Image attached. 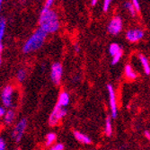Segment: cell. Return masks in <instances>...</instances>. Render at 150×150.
<instances>
[{
  "label": "cell",
  "instance_id": "cell-30",
  "mask_svg": "<svg viewBox=\"0 0 150 150\" xmlns=\"http://www.w3.org/2000/svg\"><path fill=\"white\" fill-rule=\"evenodd\" d=\"M97 2V0H92L91 3H92V6H95V4H96Z\"/></svg>",
  "mask_w": 150,
  "mask_h": 150
},
{
  "label": "cell",
  "instance_id": "cell-12",
  "mask_svg": "<svg viewBox=\"0 0 150 150\" xmlns=\"http://www.w3.org/2000/svg\"><path fill=\"white\" fill-rule=\"evenodd\" d=\"M139 61H140V63H141V65L143 67L145 74L149 75L150 74V64H149L148 59L144 55H142V54H139Z\"/></svg>",
  "mask_w": 150,
  "mask_h": 150
},
{
  "label": "cell",
  "instance_id": "cell-15",
  "mask_svg": "<svg viewBox=\"0 0 150 150\" xmlns=\"http://www.w3.org/2000/svg\"><path fill=\"white\" fill-rule=\"evenodd\" d=\"M125 76L129 80H135L137 78V74L133 70L130 65H127L125 67Z\"/></svg>",
  "mask_w": 150,
  "mask_h": 150
},
{
  "label": "cell",
  "instance_id": "cell-1",
  "mask_svg": "<svg viewBox=\"0 0 150 150\" xmlns=\"http://www.w3.org/2000/svg\"><path fill=\"white\" fill-rule=\"evenodd\" d=\"M40 29L44 31L46 33H53L59 30V23L57 13L50 8L44 7L40 16Z\"/></svg>",
  "mask_w": 150,
  "mask_h": 150
},
{
  "label": "cell",
  "instance_id": "cell-28",
  "mask_svg": "<svg viewBox=\"0 0 150 150\" xmlns=\"http://www.w3.org/2000/svg\"><path fill=\"white\" fill-rule=\"evenodd\" d=\"M144 135H145V137H146L148 140H150V132H149L148 130H145V131H144Z\"/></svg>",
  "mask_w": 150,
  "mask_h": 150
},
{
  "label": "cell",
  "instance_id": "cell-19",
  "mask_svg": "<svg viewBox=\"0 0 150 150\" xmlns=\"http://www.w3.org/2000/svg\"><path fill=\"white\" fill-rule=\"evenodd\" d=\"M5 30H6V21L4 19H1V22H0V39L1 40L4 37Z\"/></svg>",
  "mask_w": 150,
  "mask_h": 150
},
{
  "label": "cell",
  "instance_id": "cell-21",
  "mask_svg": "<svg viewBox=\"0 0 150 150\" xmlns=\"http://www.w3.org/2000/svg\"><path fill=\"white\" fill-rule=\"evenodd\" d=\"M121 56H122V50H120L118 54H116V55L114 57H112V65H116L118 64V62L121 59Z\"/></svg>",
  "mask_w": 150,
  "mask_h": 150
},
{
  "label": "cell",
  "instance_id": "cell-23",
  "mask_svg": "<svg viewBox=\"0 0 150 150\" xmlns=\"http://www.w3.org/2000/svg\"><path fill=\"white\" fill-rule=\"evenodd\" d=\"M111 2H112V0H104V2H103V11L104 12L108 11L109 6L111 5Z\"/></svg>",
  "mask_w": 150,
  "mask_h": 150
},
{
  "label": "cell",
  "instance_id": "cell-22",
  "mask_svg": "<svg viewBox=\"0 0 150 150\" xmlns=\"http://www.w3.org/2000/svg\"><path fill=\"white\" fill-rule=\"evenodd\" d=\"M50 150H64V145L61 143L55 144Z\"/></svg>",
  "mask_w": 150,
  "mask_h": 150
},
{
  "label": "cell",
  "instance_id": "cell-7",
  "mask_svg": "<svg viewBox=\"0 0 150 150\" xmlns=\"http://www.w3.org/2000/svg\"><path fill=\"white\" fill-rule=\"evenodd\" d=\"M107 90L109 93V99H110V106H111V112H112V117L114 119L117 117V103H116V95H115V91L113 89V86L109 84L107 86Z\"/></svg>",
  "mask_w": 150,
  "mask_h": 150
},
{
  "label": "cell",
  "instance_id": "cell-20",
  "mask_svg": "<svg viewBox=\"0 0 150 150\" xmlns=\"http://www.w3.org/2000/svg\"><path fill=\"white\" fill-rule=\"evenodd\" d=\"M124 6H125L126 9H128V11L130 13V15H131V16H135L136 9H135L134 6H133L132 4H130V3H129V2H126Z\"/></svg>",
  "mask_w": 150,
  "mask_h": 150
},
{
  "label": "cell",
  "instance_id": "cell-5",
  "mask_svg": "<svg viewBox=\"0 0 150 150\" xmlns=\"http://www.w3.org/2000/svg\"><path fill=\"white\" fill-rule=\"evenodd\" d=\"M27 127V120L26 119H22L16 125L15 129L12 131V138L15 139L16 142H19L24 133V130Z\"/></svg>",
  "mask_w": 150,
  "mask_h": 150
},
{
  "label": "cell",
  "instance_id": "cell-6",
  "mask_svg": "<svg viewBox=\"0 0 150 150\" xmlns=\"http://www.w3.org/2000/svg\"><path fill=\"white\" fill-rule=\"evenodd\" d=\"M13 95V87L12 86H6V87H4L1 94V98L5 107L6 108L12 107Z\"/></svg>",
  "mask_w": 150,
  "mask_h": 150
},
{
  "label": "cell",
  "instance_id": "cell-8",
  "mask_svg": "<svg viewBox=\"0 0 150 150\" xmlns=\"http://www.w3.org/2000/svg\"><path fill=\"white\" fill-rule=\"evenodd\" d=\"M121 29H122V21L119 16L112 18L108 25V32L112 35L119 34Z\"/></svg>",
  "mask_w": 150,
  "mask_h": 150
},
{
  "label": "cell",
  "instance_id": "cell-31",
  "mask_svg": "<svg viewBox=\"0 0 150 150\" xmlns=\"http://www.w3.org/2000/svg\"><path fill=\"white\" fill-rule=\"evenodd\" d=\"M3 50V44H2V42L0 43V51H2Z\"/></svg>",
  "mask_w": 150,
  "mask_h": 150
},
{
  "label": "cell",
  "instance_id": "cell-18",
  "mask_svg": "<svg viewBox=\"0 0 150 150\" xmlns=\"http://www.w3.org/2000/svg\"><path fill=\"white\" fill-rule=\"evenodd\" d=\"M26 77V72L24 69H19L16 74V78L19 82H23Z\"/></svg>",
  "mask_w": 150,
  "mask_h": 150
},
{
  "label": "cell",
  "instance_id": "cell-11",
  "mask_svg": "<svg viewBox=\"0 0 150 150\" xmlns=\"http://www.w3.org/2000/svg\"><path fill=\"white\" fill-rule=\"evenodd\" d=\"M70 98H69V94L67 93L65 91H62L59 95V99H58V104L63 106V107H67L69 103Z\"/></svg>",
  "mask_w": 150,
  "mask_h": 150
},
{
  "label": "cell",
  "instance_id": "cell-14",
  "mask_svg": "<svg viewBox=\"0 0 150 150\" xmlns=\"http://www.w3.org/2000/svg\"><path fill=\"white\" fill-rule=\"evenodd\" d=\"M104 132L107 137H111L112 134V120H111L110 116H107V118H106Z\"/></svg>",
  "mask_w": 150,
  "mask_h": 150
},
{
  "label": "cell",
  "instance_id": "cell-29",
  "mask_svg": "<svg viewBox=\"0 0 150 150\" xmlns=\"http://www.w3.org/2000/svg\"><path fill=\"white\" fill-rule=\"evenodd\" d=\"M75 50H76V52H78L79 51V46L78 45H75Z\"/></svg>",
  "mask_w": 150,
  "mask_h": 150
},
{
  "label": "cell",
  "instance_id": "cell-24",
  "mask_svg": "<svg viewBox=\"0 0 150 150\" xmlns=\"http://www.w3.org/2000/svg\"><path fill=\"white\" fill-rule=\"evenodd\" d=\"M132 5L134 6L136 11H139L140 10V6L139 3V0H132Z\"/></svg>",
  "mask_w": 150,
  "mask_h": 150
},
{
  "label": "cell",
  "instance_id": "cell-27",
  "mask_svg": "<svg viewBox=\"0 0 150 150\" xmlns=\"http://www.w3.org/2000/svg\"><path fill=\"white\" fill-rule=\"evenodd\" d=\"M6 113V109L4 107H1L0 108V117H4Z\"/></svg>",
  "mask_w": 150,
  "mask_h": 150
},
{
  "label": "cell",
  "instance_id": "cell-32",
  "mask_svg": "<svg viewBox=\"0 0 150 150\" xmlns=\"http://www.w3.org/2000/svg\"><path fill=\"white\" fill-rule=\"evenodd\" d=\"M3 2V0H0V3H2Z\"/></svg>",
  "mask_w": 150,
  "mask_h": 150
},
{
  "label": "cell",
  "instance_id": "cell-17",
  "mask_svg": "<svg viewBox=\"0 0 150 150\" xmlns=\"http://www.w3.org/2000/svg\"><path fill=\"white\" fill-rule=\"evenodd\" d=\"M120 50H121L120 47L118 44H116V43L111 44L110 48H109V52H110V54L112 55V57H114V56L116 55V54H118Z\"/></svg>",
  "mask_w": 150,
  "mask_h": 150
},
{
  "label": "cell",
  "instance_id": "cell-13",
  "mask_svg": "<svg viewBox=\"0 0 150 150\" xmlns=\"http://www.w3.org/2000/svg\"><path fill=\"white\" fill-rule=\"evenodd\" d=\"M15 117H16V114H15V112L13 110H8L6 111V115L4 116V122L6 125H11L13 120H15Z\"/></svg>",
  "mask_w": 150,
  "mask_h": 150
},
{
  "label": "cell",
  "instance_id": "cell-25",
  "mask_svg": "<svg viewBox=\"0 0 150 150\" xmlns=\"http://www.w3.org/2000/svg\"><path fill=\"white\" fill-rule=\"evenodd\" d=\"M0 150H6V145L3 139H0Z\"/></svg>",
  "mask_w": 150,
  "mask_h": 150
},
{
  "label": "cell",
  "instance_id": "cell-9",
  "mask_svg": "<svg viewBox=\"0 0 150 150\" xmlns=\"http://www.w3.org/2000/svg\"><path fill=\"white\" fill-rule=\"evenodd\" d=\"M144 36V33L141 30L136 29V30H129L126 33V38L130 42H137Z\"/></svg>",
  "mask_w": 150,
  "mask_h": 150
},
{
  "label": "cell",
  "instance_id": "cell-16",
  "mask_svg": "<svg viewBox=\"0 0 150 150\" xmlns=\"http://www.w3.org/2000/svg\"><path fill=\"white\" fill-rule=\"evenodd\" d=\"M57 139V135L53 132H50V133H48L47 136H46V139H45V143H46V146H49L50 145H52L54 142L56 141Z\"/></svg>",
  "mask_w": 150,
  "mask_h": 150
},
{
  "label": "cell",
  "instance_id": "cell-10",
  "mask_svg": "<svg viewBox=\"0 0 150 150\" xmlns=\"http://www.w3.org/2000/svg\"><path fill=\"white\" fill-rule=\"evenodd\" d=\"M74 137H75V139L78 142H80L82 144L90 145L92 143V140H91V139L88 137V136H86V135H85L83 133H81L80 131H75L74 132Z\"/></svg>",
  "mask_w": 150,
  "mask_h": 150
},
{
  "label": "cell",
  "instance_id": "cell-2",
  "mask_svg": "<svg viewBox=\"0 0 150 150\" xmlns=\"http://www.w3.org/2000/svg\"><path fill=\"white\" fill-rule=\"evenodd\" d=\"M46 35L47 33L44 31H42V29H38L24 43L23 51L24 53H30L39 50L42 46L46 39Z\"/></svg>",
  "mask_w": 150,
  "mask_h": 150
},
{
  "label": "cell",
  "instance_id": "cell-26",
  "mask_svg": "<svg viewBox=\"0 0 150 150\" xmlns=\"http://www.w3.org/2000/svg\"><path fill=\"white\" fill-rule=\"evenodd\" d=\"M53 2H54V0H46V3H45L44 7H46V8H50V7L52 6Z\"/></svg>",
  "mask_w": 150,
  "mask_h": 150
},
{
  "label": "cell",
  "instance_id": "cell-33",
  "mask_svg": "<svg viewBox=\"0 0 150 150\" xmlns=\"http://www.w3.org/2000/svg\"><path fill=\"white\" fill-rule=\"evenodd\" d=\"M16 150H21V149H20V148H16Z\"/></svg>",
  "mask_w": 150,
  "mask_h": 150
},
{
  "label": "cell",
  "instance_id": "cell-3",
  "mask_svg": "<svg viewBox=\"0 0 150 150\" xmlns=\"http://www.w3.org/2000/svg\"><path fill=\"white\" fill-rule=\"evenodd\" d=\"M67 115V109L59 104H56L54 107L53 111L51 112L49 117V124L50 126H56L59 124V122Z\"/></svg>",
  "mask_w": 150,
  "mask_h": 150
},
{
  "label": "cell",
  "instance_id": "cell-4",
  "mask_svg": "<svg viewBox=\"0 0 150 150\" xmlns=\"http://www.w3.org/2000/svg\"><path fill=\"white\" fill-rule=\"evenodd\" d=\"M63 74V67L62 65L59 62L54 63L51 66V71H50V78L54 85L59 86L61 82Z\"/></svg>",
  "mask_w": 150,
  "mask_h": 150
}]
</instances>
